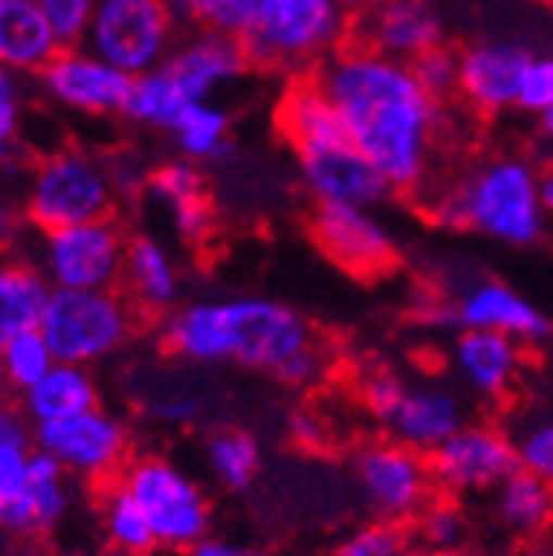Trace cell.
I'll return each instance as SVG.
<instances>
[{
	"label": "cell",
	"instance_id": "obj_1",
	"mask_svg": "<svg viewBox=\"0 0 553 556\" xmlns=\"http://www.w3.org/2000/svg\"><path fill=\"white\" fill-rule=\"evenodd\" d=\"M344 132L388 179L391 192H418L428 182L441 129V103L425 93L411 63L344 43L318 70Z\"/></svg>",
	"mask_w": 553,
	"mask_h": 556
},
{
	"label": "cell",
	"instance_id": "obj_2",
	"mask_svg": "<svg viewBox=\"0 0 553 556\" xmlns=\"http://www.w3.org/2000/svg\"><path fill=\"white\" fill-rule=\"evenodd\" d=\"M163 344L189 365H239L292 388H312L328 371V348L315 325L265 295L179 305L163 318Z\"/></svg>",
	"mask_w": 553,
	"mask_h": 556
},
{
	"label": "cell",
	"instance_id": "obj_3",
	"mask_svg": "<svg viewBox=\"0 0 553 556\" xmlns=\"http://www.w3.org/2000/svg\"><path fill=\"white\" fill-rule=\"evenodd\" d=\"M428 208L441 226L474 229L511 249L537 245L550 226L540 202V173L517 156L474 166L464 179L444 186Z\"/></svg>",
	"mask_w": 553,
	"mask_h": 556
},
{
	"label": "cell",
	"instance_id": "obj_4",
	"mask_svg": "<svg viewBox=\"0 0 553 556\" xmlns=\"http://www.w3.org/2000/svg\"><path fill=\"white\" fill-rule=\"evenodd\" d=\"M352 27L349 0H262L255 27L246 34L252 63L312 74L344 47Z\"/></svg>",
	"mask_w": 553,
	"mask_h": 556
},
{
	"label": "cell",
	"instance_id": "obj_5",
	"mask_svg": "<svg viewBox=\"0 0 553 556\" xmlns=\"http://www.w3.org/2000/svg\"><path fill=\"white\" fill-rule=\"evenodd\" d=\"M362 401L381 431L422 454H435L451 434L467 425L461 394L441 381H407L394 371H372L362 381Z\"/></svg>",
	"mask_w": 553,
	"mask_h": 556
},
{
	"label": "cell",
	"instance_id": "obj_6",
	"mask_svg": "<svg viewBox=\"0 0 553 556\" xmlns=\"http://www.w3.org/2000/svg\"><path fill=\"white\" fill-rule=\"evenodd\" d=\"M136 318H140V308L116 289H53L40 318V334L47 338L56 362L90 368L116 355L133 338Z\"/></svg>",
	"mask_w": 553,
	"mask_h": 556
},
{
	"label": "cell",
	"instance_id": "obj_7",
	"mask_svg": "<svg viewBox=\"0 0 553 556\" xmlns=\"http://www.w3.org/2000/svg\"><path fill=\"white\" fill-rule=\"evenodd\" d=\"M133 501L143 507L156 546L163 549H192L213 530V507L202 486L173 460L147 454L133 457L116 477Z\"/></svg>",
	"mask_w": 553,
	"mask_h": 556
},
{
	"label": "cell",
	"instance_id": "obj_8",
	"mask_svg": "<svg viewBox=\"0 0 553 556\" xmlns=\"http://www.w3.org/2000/svg\"><path fill=\"white\" fill-rule=\"evenodd\" d=\"M176 27L169 0H100L84 43L123 74L143 77L173 53Z\"/></svg>",
	"mask_w": 553,
	"mask_h": 556
},
{
	"label": "cell",
	"instance_id": "obj_9",
	"mask_svg": "<svg viewBox=\"0 0 553 556\" xmlns=\"http://www.w3.org/2000/svg\"><path fill=\"white\" fill-rule=\"evenodd\" d=\"M110 166L87 153H53L47 156L27 189V219L40 232L106 219L113 208Z\"/></svg>",
	"mask_w": 553,
	"mask_h": 556
},
{
	"label": "cell",
	"instance_id": "obj_10",
	"mask_svg": "<svg viewBox=\"0 0 553 556\" xmlns=\"http://www.w3.org/2000/svg\"><path fill=\"white\" fill-rule=\"evenodd\" d=\"M352 477L368 510L391 523L414 520L438 491L428 454L404 447L391 438L365 444L355 454Z\"/></svg>",
	"mask_w": 553,
	"mask_h": 556
},
{
	"label": "cell",
	"instance_id": "obj_11",
	"mask_svg": "<svg viewBox=\"0 0 553 556\" xmlns=\"http://www.w3.org/2000/svg\"><path fill=\"white\" fill-rule=\"evenodd\" d=\"M129 239L120 223L93 219L43 232L40 242V271L53 289L103 292L123 282Z\"/></svg>",
	"mask_w": 553,
	"mask_h": 556
},
{
	"label": "cell",
	"instance_id": "obj_12",
	"mask_svg": "<svg viewBox=\"0 0 553 556\" xmlns=\"http://www.w3.org/2000/svg\"><path fill=\"white\" fill-rule=\"evenodd\" d=\"M34 438L66 473L90 483H113L129 464V428L103 404L66 421L37 425Z\"/></svg>",
	"mask_w": 553,
	"mask_h": 556
},
{
	"label": "cell",
	"instance_id": "obj_13",
	"mask_svg": "<svg viewBox=\"0 0 553 556\" xmlns=\"http://www.w3.org/2000/svg\"><path fill=\"white\" fill-rule=\"evenodd\" d=\"M435 483L448 494H480L520 470L517 441L498 425L467 421L435 454H428Z\"/></svg>",
	"mask_w": 553,
	"mask_h": 556
},
{
	"label": "cell",
	"instance_id": "obj_14",
	"mask_svg": "<svg viewBox=\"0 0 553 556\" xmlns=\"http://www.w3.org/2000/svg\"><path fill=\"white\" fill-rule=\"evenodd\" d=\"M296 160H299L302 186L315 195V202L375 208L378 202H385L391 195L388 179L352 143L349 132L296 147Z\"/></svg>",
	"mask_w": 553,
	"mask_h": 556
},
{
	"label": "cell",
	"instance_id": "obj_15",
	"mask_svg": "<svg viewBox=\"0 0 553 556\" xmlns=\"http://www.w3.org/2000/svg\"><path fill=\"white\" fill-rule=\"evenodd\" d=\"M309 229H312L315 245L335 265H341L344 271H352L359 278H375L388 271L398 258V242L391 229L368 205L315 202Z\"/></svg>",
	"mask_w": 553,
	"mask_h": 556
},
{
	"label": "cell",
	"instance_id": "obj_16",
	"mask_svg": "<svg viewBox=\"0 0 553 556\" xmlns=\"http://www.w3.org/2000/svg\"><path fill=\"white\" fill-rule=\"evenodd\" d=\"M40 80L56 103L90 116H110L126 113L136 77L110 66L87 47H63L40 70Z\"/></svg>",
	"mask_w": 553,
	"mask_h": 556
},
{
	"label": "cell",
	"instance_id": "obj_17",
	"mask_svg": "<svg viewBox=\"0 0 553 556\" xmlns=\"http://www.w3.org/2000/svg\"><path fill=\"white\" fill-rule=\"evenodd\" d=\"M249 50L239 37L196 30L183 43L173 47V53L160 63L163 77L173 84V90L183 97L186 106L213 100V93L232 80H239L249 70Z\"/></svg>",
	"mask_w": 553,
	"mask_h": 556
},
{
	"label": "cell",
	"instance_id": "obj_18",
	"mask_svg": "<svg viewBox=\"0 0 553 556\" xmlns=\"http://www.w3.org/2000/svg\"><path fill=\"white\" fill-rule=\"evenodd\" d=\"M451 321L461 325V331H498L520 344H540L553 334L550 315L498 278L470 282L457 295Z\"/></svg>",
	"mask_w": 553,
	"mask_h": 556
},
{
	"label": "cell",
	"instance_id": "obj_19",
	"mask_svg": "<svg viewBox=\"0 0 553 556\" xmlns=\"http://www.w3.org/2000/svg\"><path fill=\"white\" fill-rule=\"evenodd\" d=\"M355 27V43L401 63L441 47V21L428 0H365Z\"/></svg>",
	"mask_w": 553,
	"mask_h": 556
},
{
	"label": "cell",
	"instance_id": "obj_20",
	"mask_svg": "<svg viewBox=\"0 0 553 556\" xmlns=\"http://www.w3.org/2000/svg\"><path fill=\"white\" fill-rule=\"evenodd\" d=\"M448 362L464 391L494 404L507 401L527 371L524 344L498 331H461L451 344Z\"/></svg>",
	"mask_w": 553,
	"mask_h": 556
},
{
	"label": "cell",
	"instance_id": "obj_21",
	"mask_svg": "<svg viewBox=\"0 0 553 556\" xmlns=\"http://www.w3.org/2000/svg\"><path fill=\"white\" fill-rule=\"evenodd\" d=\"M527 63H530V50L517 43H504V40L474 43L461 50L457 97L483 116L517 110Z\"/></svg>",
	"mask_w": 553,
	"mask_h": 556
},
{
	"label": "cell",
	"instance_id": "obj_22",
	"mask_svg": "<svg viewBox=\"0 0 553 556\" xmlns=\"http://www.w3.org/2000/svg\"><path fill=\"white\" fill-rule=\"evenodd\" d=\"M123 289H126V299L140 312L169 315L173 308H179L183 275H179L173 252L153 236L129 239L126 265H123Z\"/></svg>",
	"mask_w": 553,
	"mask_h": 556
},
{
	"label": "cell",
	"instance_id": "obj_23",
	"mask_svg": "<svg viewBox=\"0 0 553 556\" xmlns=\"http://www.w3.org/2000/svg\"><path fill=\"white\" fill-rule=\"evenodd\" d=\"M60 50L37 0H0V66L14 74H40Z\"/></svg>",
	"mask_w": 553,
	"mask_h": 556
},
{
	"label": "cell",
	"instance_id": "obj_24",
	"mask_svg": "<svg viewBox=\"0 0 553 556\" xmlns=\"http://www.w3.org/2000/svg\"><path fill=\"white\" fill-rule=\"evenodd\" d=\"M66 501H71V494H66V470L47 451L37 447L27 486L11 504L0 507V527L11 533H43L63 517Z\"/></svg>",
	"mask_w": 553,
	"mask_h": 556
},
{
	"label": "cell",
	"instance_id": "obj_25",
	"mask_svg": "<svg viewBox=\"0 0 553 556\" xmlns=\"http://www.w3.org/2000/svg\"><path fill=\"white\" fill-rule=\"evenodd\" d=\"M97 404H100V388L93 375L84 365H66V362H56L30 391H24V414L34 428L66 421V417H77Z\"/></svg>",
	"mask_w": 553,
	"mask_h": 556
},
{
	"label": "cell",
	"instance_id": "obj_26",
	"mask_svg": "<svg viewBox=\"0 0 553 556\" xmlns=\"http://www.w3.org/2000/svg\"><path fill=\"white\" fill-rule=\"evenodd\" d=\"M53 286L27 258H0V344L40 328Z\"/></svg>",
	"mask_w": 553,
	"mask_h": 556
},
{
	"label": "cell",
	"instance_id": "obj_27",
	"mask_svg": "<svg viewBox=\"0 0 553 556\" xmlns=\"http://www.w3.org/2000/svg\"><path fill=\"white\" fill-rule=\"evenodd\" d=\"M553 514V483L530 470L511 473L494 491V517L498 523L520 543L546 536Z\"/></svg>",
	"mask_w": 553,
	"mask_h": 556
},
{
	"label": "cell",
	"instance_id": "obj_28",
	"mask_svg": "<svg viewBox=\"0 0 553 556\" xmlns=\"http://www.w3.org/2000/svg\"><path fill=\"white\" fill-rule=\"evenodd\" d=\"M169 132L179 153L192 163H216L229 153V113L213 100L186 106Z\"/></svg>",
	"mask_w": 553,
	"mask_h": 556
},
{
	"label": "cell",
	"instance_id": "obj_29",
	"mask_svg": "<svg viewBox=\"0 0 553 556\" xmlns=\"http://www.w3.org/2000/svg\"><path fill=\"white\" fill-rule=\"evenodd\" d=\"M205 464L226 491L239 494L249 491L262 473V447L242 428H219L205 441Z\"/></svg>",
	"mask_w": 553,
	"mask_h": 556
},
{
	"label": "cell",
	"instance_id": "obj_30",
	"mask_svg": "<svg viewBox=\"0 0 553 556\" xmlns=\"http://www.w3.org/2000/svg\"><path fill=\"white\" fill-rule=\"evenodd\" d=\"M100 520H103L106 540L123 556H147L156 549V536L143 507L133 501V494L120 480L106 483V491L100 494Z\"/></svg>",
	"mask_w": 553,
	"mask_h": 556
},
{
	"label": "cell",
	"instance_id": "obj_31",
	"mask_svg": "<svg viewBox=\"0 0 553 556\" xmlns=\"http://www.w3.org/2000/svg\"><path fill=\"white\" fill-rule=\"evenodd\" d=\"M37 438L27 428V414L0 404V507L11 504L30 480Z\"/></svg>",
	"mask_w": 553,
	"mask_h": 556
},
{
	"label": "cell",
	"instance_id": "obj_32",
	"mask_svg": "<svg viewBox=\"0 0 553 556\" xmlns=\"http://www.w3.org/2000/svg\"><path fill=\"white\" fill-rule=\"evenodd\" d=\"M169 4L179 24L239 40H246L262 11V0H169Z\"/></svg>",
	"mask_w": 553,
	"mask_h": 556
},
{
	"label": "cell",
	"instance_id": "obj_33",
	"mask_svg": "<svg viewBox=\"0 0 553 556\" xmlns=\"http://www.w3.org/2000/svg\"><path fill=\"white\" fill-rule=\"evenodd\" d=\"M411 523H414V540H418L414 546H425L441 556H457L461 549L470 546L467 514L451 497H435Z\"/></svg>",
	"mask_w": 553,
	"mask_h": 556
},
{
	"label": "cell",
	"instance_id": "obj_34",
	"mask_svg": "<svg viewBox=\"0 0 553 556\" xmlns=\"http://www.w3.org/2000/svg\"><path fill=\"white\" fill-rule=\"evenodd\" d=\"M56 365L47 338L40 328H30L8 344H0V378H4L14 391H30L50 368Z\"/></svg>",
	"mask_w": 553,
	"mask_h": 556
},
{
	"label": "cell",
	"instance_id": "obj_35",
	"mask_svg": "<svg viewBox=\"0 0 553 556\" xmlns=\"http://www.w3.org/2000/svg\"><path fill=\"white\" fill-rule=\"evenodd\" d=\"M411 536L401 523L391 520H375L344 536L335 549V556H404L411 549Z\"/></svg>",
	"mask_w": 553,
	"mask_h": 556
},
{
	"label": "cell",
	"instance_id": "obj_36",
	"mask_svg": "<svg viewBox=\"0 0 553 556\" xmlns=\"http://www.w3.org/2000/svg\"><path fill=\"white\" fill-rule=\"evenodd\" d=\"M43 17L50 21L60 47H80L87 40L90 21L100 0H37Z\"/></svg>",
	"mask_w": 553,
	"mask_h": 556
},
{
	"label": "cell",
	"instance_id": "obj_37",
	"mask_svg": "<svg viewBox=\"0 0 553 556\" xmlns=\"http://www.w3.org/2000/svg\"><path fill=\"white\" fill-rule=\"evenodd\" d=\"M150 189L166 205H176V202L202 199L205 195V176H202L199 163H192V160H173V163H163L160 169L150 173Z\"/></svg>",
	"mask_w": 553,
	"mask_h": 556
},
{
	"label": "cell",
	"instance_id": "obj_38",
	"mask_svg": "<svg viewBox=\"0 0 553 556\" xmlns=\"http://www.w3.org/2000/svg\"><path fill=\"white\" fill-rule=\"evenodd\" d=\"M414 77H418V84L425 87L428 97H435L438 103L451 93H457V70H461V53L448 50L444 43L422 53L418 60L411 63Z\"/></svg>",
	"mask_w": 553,
	"mask_h": 556
},
{
	"label": "cell",
	"instance_id": "obj_39",
	"mask_svg": "<svg viewBox=\"0 0 553 556\" xmlns=\"http://www.w3.org/2000/svg\"><path fill=\"white\" fill-rule=\"evenodd\" d=\"M514 441H517L520 467L553 483V414L524 425Z\"/></svg>",
	"mask_w": 553,
	"mask_h": 556
},
{
	"label": "cell",
	"instance_id": "obj_40",
	"mask_svg": "<svg viewBox=\"0 0 553 556\" xmlns=\"http://www.w3.org/2000/svg\"><path fill=\"white\" fill-rule=\"evenodd\" d=\"M169 208V219H173V229L183 242L189 245H199L213 236V226H216V213H213V202L210 195L202 199H189V202H176V205H166Z\"/></svg>",
	"mask_w": 553,
	"mask_h": 556
},
{
	"label": "cell",
	"instance_id": "obj_41",
	"mask_svg": "<svg viewBox=\"0 0 553 556\" xmlns=\"http://www.w3.org/2000/svg\"><path fill=\"white\" fill-rule=\"evenodd\" d=\"M550 106H553V56H530L524 84H520V97H517V110L540 116Z\"/></svg>",
	"mask_w": 553,
	"mask_h": 556
},
{
	"label": "cell",
	"instance_id": "obj_42",
	"mask_svg": "<svg viewBox=\"0 0 553 556\" xmlns=\"http://www.w3.org/2000/svg\"><path fill=\"white\" fill-rule=\"evenodd\" d=\"M202 397L196 391H166V394H156L153 401V417L156 421H166V425H192L196 417H202Z\"/></svg>",
	"mask_w": 553,
	"mask_h": 556
},
{
	"label": "cell",
	"instance_id": "obj_43",
	"mask_svg": "<svg viewBox=\"0 0 553 556\" xmlns=\"http://www.w3.org/2000/svg\"><path fill=\"white\" fill-rule=\"evenodd\" d=\"M17 116H21V90H17V77L14 70L0 66V143H8L17 129Z\"/></svg>",
	"mask_w": 553,
	"mask_h": 556
},
{
	"label": "cell",
	"instance_id": "obj_44",
	"mask_svg": "<svg viewBox=\"0 0 553 556\" xmlns=\"http://www.w3.org/2000/svg\"><path fill=\"white\" fill-rule=\"evenodd\" d=\"M289 434L299 447H309V451H318L325 444V421L315 414V410H296L289 417Z\"/></svg>",
	"mask_w": 553,
	"mask_h": 556
},
{
	"label": "cell",
	"instance_id": "obj_45",
	"mask_svg": "<svg viewBox=\"0 0 553 556\" xmlns=\"http://www.w3.org/2000/svg\"><path fill=\"white\" fill-rule=\"evenodd\" d=\"M189 556H272L259 546H246L236 540H219V536H205L202 543H196L189 549Z\"/></svg>",
	"mask_w": 553,
	"mask_h": 556
},
{
	"label": "cell",
	"instance_id": "obj_46",
	"mask_svg": "<svg viewBox=\"0 0 553 556\" xmlns=\"http://www.w3.org/2000/svg\"><path fill=\"white\" fill-rule=\"evenodd\" d=\"M17 236V213L11 205L0 202V252L11 245V239Z\"/></svg>",
	"mask_w": 553,
	"mask_h": 556
},
{
	"label": "cell",
	"instance_id": "obj_47",
	"mask_svg": "<svg viewBox=\"0 0 553 556\" xmlns=\"http://www.w3.org/2000/svg\"><path fill=\"white\" fill-rule=\"evenodd\" d=\"M514 556H553V540L540 536V540H527L514 549Z\"/></svg>",
	"mask_w": 553,
	"mask_h": 556
},
{
	"label": "cell",
	"instance_id": "obj_48",
	"mask_svg": "<svg viewBox=\"0 0 553 556\" xmlns=\"http://www.w3.org/2000/svg\"><path fill=\"white\" fill-rule=\"evenodd\" d=\"M540 202H543V213L553 223V166L540 173Z\"/></svg>",
	"mask_w": 553,
	"mask_h": 556
},
{
	"label": "cell",
	"instance_id": "obj_49",
	"mask_svg": "<svg viewBox=\"0 0 553 556\" xmlns=\"http://www.w3.org/2000/svg\"><path fill=\"white\" fill-rule=\"evenodd\" d=\"M457 556H504V553H498V549H488V546H467V549H461Z\"/></svg>",
	"mask_w": 553,
	"mask_h": 556
},
{
	"label": "cell",
	"instance_id": "obj_50",
	"mask_svg": "<svg viewBox=\"0 0 553 556\" xmlns=\"http://www.w3.org/2000/svg\"><path fill=\"white\" fill-rule=\"evenodd\" d=\"M540 123H543V132L553 139V106H550L546 113H540Z\"/></svg>",
	"mask_w": 553,
	"mask_h": 556
},
{
	"label": "cell",
	"instance_id": "obj_51",
	"mask_svg": "<svg viewBox=\"0 0 553 556\" xmlns=\"http://www.w3.org/2000/svg\"><path fill=\"white\" fill-rule=\"evenodd\" d=\"M404 556H441V553H431V549H425V546H411Z\"/></svg>",
	"mask_w": 553,
	"mask_h": 556
},
{
	"label": "cell",
	"instance_id": "obj_52",
	"mask_svg": "<svg viewBox=\"0 0 553 556\" xmlns=\"http://www.w3.org/2000/svg\"><path fill=\"white\" fill-rule=\"evenodd\" d=\"M8 160V143H0V163H4Z\"/></svg>",
	"mask_w": 553,
	"mask_h": 556
},
{
	"label": "cell",
	"instance_id": "obj_53",
	"mask_svg": "<svg viewBox=\"0 0 553 556\" xmlns=\"http://www.w3.org/2000/svg\"><path fill=\"white\" fill-rule=\"evenodd\" d=\"M546 536L553 540V514H550V527H546Z\"/></svg>",
	"mask_w": 553,
	"mask_h": 556
}]
</instances>
